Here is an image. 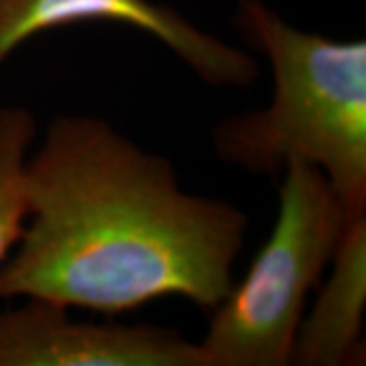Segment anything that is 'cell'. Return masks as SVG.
<instances>
[{
    "mask_svg": "<svg viewBox=\"0 0 366 366\" xmlns=\"http://www.w3.org/2000/svg\"><path fill=\"white\" fill-rule=\"evenodd\" d=\"M26 218L0 297L98 314L183 297L214 312L234 287L249 218L183 192L167 159L104 120L57 117L25 161Z\"/></svg>",
    "mask_w": 366,
    "mask_h": 366,
    "instance_id": "1",
    "label": "cell"
},
{
    "mask_svg": "<svg viewBox=\"0 0 366 366\" xmlns=\"http://www.w3.org/2000/svg\"><path fill=\"white\" fill-rule=\"evenodd\" d=\"M236 25L273 71V100L214 131L230 165L274 175L289 163L320 169L346 209L366 214V43L289 25L261 0H240Z\"/></svg>",
    "mask_w": 366,
    "mask_h": 366,
    "instance_id": "2",
    "label": "cell"
},
{
    "mask_svg": "<svg viewBox=\"0 0 366 366\" xmlns=\"http://www.w3.org/2000/svg\"><path fill=\"white\" fill-rule=\"evenodd\" d=\"M352 218L322 171L289 163L279 185L271 236L252 259L244 281L234 283L212 312L199 342L206 365H291L307 297Z\"/></svg>",
    "mask_w": 366,
    "mask_h": 366,
    "instance_id": "3",
    "label": "cell"
},
{
    "mask_svg": "<svg viewBox=\"0 0 366 366\" xmlns=\"http://www.w3.org/2000/svg\"><path fill=\"white\" fill-rule=\"evenodd\" d=\"M0 366H208L199 344L177 330L94 324L67 307L29 300L0 312Z\"/></svg>",
    "mask_w": 366,
    "mask_h": 366,
    "instance_id": "4",
    "label": "cell"
},
{
    "mask_svg": "<svg viewBox=\"0 0 366 366\" xmlns=\"http://www.w3.org/2000/svg\"><path fill=\"white\" fill-rule=\"evenodd\" d=\"M110 21L141 29L189 66L209 86H249L257 61L151 0H0V66L26 39L57 26Z\"/></svg>",
    "mask_w": 366,
    "mask_h": 366,
    "instance_id": "5",
    "label": "cell"
},
{
    "mask_svg": "<svg viewBox=\"0 0 366 366\" xmlns=\"http://www.w3.org/2000/svg\"><path fill=\"white\" fill-rule=\"evenodd\" d=\"M366 310V214L348 222L330 262L326 285L301 317L291 365L340 366L362 344Z\"/></svg>",
    "mask_w": 366,
    "mask_h": 366,
    "instance_id": "6",
    "label": "cell"
},
{
    "mask_svg": "<svg viewBox=\"0 0 366 366\" xmlns=\"http://www.w3.org/2000/svg\"><path fill=\"white\" fill-rule=\"evenodd\" d=\"M37 122L25 108L0 110V264L16 247L26 220L25 161Z\"/></svg>",
    "mask_w": 366,
    "mask_h": 366,
    "instance_id": "7",
    "label": "cell"
}]
</instances>
